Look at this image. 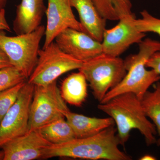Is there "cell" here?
I'll return each mask as SVG.
<instances>
[{
  "mask_svg": "<svg viewBox=\"0 0 160 160\" xmlns=\"http://www.w3.org/2000/svg\"><path fill=\"white\" fill-rule=\"evenodd\" d=\"M2 30L11 31V28L6 20L5 9H3L0 12V31Z\"/></svg>",
  "mask_w": 160,
  "mask_h": 160,
  "instance_id": "24",
  "label": "cell"
},
{
  "mask_svg": "<svg viewBox=\"0 0 160 160\" xmlns=\"http://www.w3.org/2000/svg\"><path fill=\"white\" fill-rule=\"evenodd\" d=\"M141 18L134 21L138 30L145 33L153 32L160 36V18L153 16L146 10L141 12Z\"/></svg>",
  "mask_w": 160,
  "mask_h": 160,
  "instance_id": "21",
  "label": "cell"
},
{
  "mask_svg": "<svg viewBox=\"0 0 160 160\" xmlns=\"http://www.w3.org/2000/svg\"><path fill=\"white\" fill-rule=\"evenodd\" d=\"M69 111L62 97L57 81L46 86L34 85L28 131L37 130L56 120L65 118Z\"/></svg>",
  "mask_w": 160,
  "mask_h": 160,
  "instance_id": "6",
  "label": "cell"
},
{
  "mask_svg": "<svg viewBox=\"0 0 160 160\" xmlns=\"http://www.w3.org/2000/svg\"><path fill=\"white\" fill-rule=\"evenodd\" d=\"M26 81L0 92V123L5 115L17 99L19 93Z\"/></svg>",
  "mask_w": 160,
  "mask_h": 160,
  "instance_id": "20",
  "label": "cell"
},
{
  "mask_svg": "<svg viewBox=\"0 0 160 160\" xmlns=\"http://www.w3.org/2000/svg\"><path fill=\"white\" fill-rule=\"evenodd\" d=\"M12 66L5 52L0 49V69Z\"/></svg>",
  "mask_w": 160,
  "mask_h": 160,
  "instance_id": "25",
  "label": "cell"
},
{
  "mask_svg": "<svg viewBox=\"0 0 160 160\" xmlns=\"http://www.w3.org/2000/svg\"><path fill=\"white\" fill-rule=\"evenodd\" d=\"M51 145L37 129L11 140L1 148L5 153L4 160H33L42 159Z\"/></svg>",
  "mask_w": 160,
  "mask_h": 160,
  "instance_id": "12",
  "label": "cell"
},
{
  "mask_svg": "<svg viewBox=\"0 0 160 160\" xmlns=\"http://www.w3.org/2000/svg\"><path fill=\"white\" fill-rule=\"evenodd\" d=\"M46 9L44 0H22L17 6L13 31L17 35L34 31L41 26Z\"/></svg>",
  "mask_w": 160,
  "mask_h": 160,
  "instance_id": "13",
  "label": "cell"
},
{
  "mask_svg": "<svg viewBox=\"0 0 160 160\" xmlns=\"http://www.w3.org/2000/svg\"><path fill=\"white\" fill-rule=\"evenodd\" d=\"M144 112L152 121L158 135L156 144L160 146V83H155L153 91L148 90L141 99Z\"/></svg>",
  "mask_w": 160,
  "mask_h": 160,
  "instance_id": "18",
  "label": "cell"
},
{
  "mask_svg": "<svg viewBox=\"0 0 160 160\" xmlns=\"http://www.w3.org/2000/svg\"><path fill=\"white\" fill-rule=\"evenodd\" d=\"M34 85L26 82L15 102L0 123V148L7 142L28 131L30 106Z\"/></svg>",
  "mask_w": 160,
  "mask_h": 160,
  "instance_id": "8",
  "label": "cell"
},
{
  "mask_svg": "<svg viewBox=\"0 0 160 160\" xmlns=\"http://www.w3.org/2000/svg\"><path fill=\"white\" fill-rule=\"evenodd\" d=\"M8 0H0V12L5 9L7 5Z\"/></svg>",
  "mask_w": 160,
  "mask_h": 160,
  "instance_id": "27",
  "label": "cell"
},
{
  "mask_svg": "<svg viewBox=\"0 0 160 160\" xmlns=\"http://www.w3.org/2000/svg\"><path fill=\"white\" fill-rule=\"evenodd\" d=\"M46 27L41 25L29 33L8 36L0 31V49L28 80L37 64L40 44L45 36Z\"/></svg>",
  "mask_w": 160,
  "mask_h": 160,
  "instance_id": "5",
  "label": "cell"
},
{
  "mask_svg": "<svg viewBox=\"0 0 160 160\" xmlns=\"http://www.w3.org/2000/svg\"><path fill=\"white\" fill-rule=\"evenodd\" d=\"M146 66V68L154 70L160 75V50L154 52L148 59Z\"/></svg>",
  "mask_w": 160,
  "mask_h": 160,
  "instance_id": "23",
  "label": "cell"
},
{
  "mask_svg": "<svg viewBox=\"0 0 160 160\" xmlns=\"http://www.w3.org/2000/svg\"><path fill=\"white\" fill-rule=\"evenodd\" d=\"M139 44V51L124 60L127 73L122 81L106 95L100 103H104L122 93L131 92L140 100L149 87L160 80V75L154 70L146 69L147 60L160 50V42L147 38Z\"/></svg>",
  "mask_w": 160,
  "mask_h": 160,
  "instance_id": "3",
  "label": "cell"
},
{
  "mask_svg": "<svg viewBox=\"0 0 160 160\" xmlns=\"http://www.w3.org/2000/svg\"><path fill=\"white\" fill-rule=\"evenodd\" d=\"M78 70L85 75L95 98L100 103L127 73L124 60L104 53L84 62Z\"/></svg>",
  "mask_w": 160,
  "mask_h": 160,
  "instance_id": "4",
  "label": "cell"
},
{
  "mask_svg": "<svg viewBox=\"0 0 160 160\" xmlns=\"http://www.w3.org/2000/svg\"><path fill=\"white\" fill-rule=\"evenodd\" d=\"M98 109L114 120L120 144L125 146L130 132L137 129L143 136L147 146L156 144V129L146 117L141 100L131 92L122 93L104 103H100Z\"/></svg>",
  "mask_w": 160,
  "mask_h": 160,
  "instance_id": "2",
  "label": "cell"
},
{
  "mask_svg": "<svg viewBox=\"0 0 160 160\" xmlns=\"http://www.w3.org/2000/svg\"><path fill=\"white\" fill-rule=\"evenodd\" d=\"M83 62L62 51L55 42L38 52L37 64L27 82L37 86H46L62 75L79 69Z\"/></svg>",
  "mask_w": 160,
  "mask_h": 160,
  "instance_id": "7",
  "label": "cell"
},
{
  "mask_svg": "<svg viewBox=\"0 0 160 160\" xmlns=\"http://www.w3.org/2000/svg\"><path fill=\"white\" fill-rule=\"evenodd\" d=\"M87 82L85 75L79 71L65 78L61 89L64 101L72 106H82L87 96Z\"/></svg>",
  "mask_w": 160,
  "mask_h": 160,
  "instance_id": "16",
  "label": "cell"
},
{
  "mask_svg": "<svg viewBox=\"0 0 160 160\" xmlns=\"http://www.w3.org/2000/svg\"><path fill=\"white\" fill-rule=\"evenodd\" d=\"M27 80L25 76L14 66L0 69V92Z\"/></svg>",
  "mask_w": 160,
  "mask_h": 160,
  "instance_id": "19",
  "label": "cell"
},
{
  "mask_svg": "<svg viewBox=\"0 0 160 160\" xmlns=\"http://www.w3.org/2000/svg\"><path fill=\"white\" fill-rule=\"evenodd\" d=\"M52 145H59L75 138L74 132L66 118L59 119L38 129Z\"/></svg>",
  "mask_w": 160,
  "mask_h": 160,
  "instance_id": "17",
  "label": "cell"
},
{
  "mask_svg": "<svg viewBox=\"0 0 160 160\" xmlns=\"http://www.w3.org/2000/svg\"><path fill=\"white\" fill-rule=\"evenodd\" d=\"M73 130L76 138L89 137L114 125L111 117L92 118L69 111L65 116Z\"/></svg>",
  "mask_w": 160,
  "mask_h": 160,
  "instance_id": "15",
  "label": "cell"
},
{
  "mask_svg": "<svg viewBox=\"0 0 160 160\" xmlns=\"http://www.w3.org/2000/svg\"><path fill=\"white\" fill-rule=\"evenodd\" d=\"M136 19L132 11L123 12L120 15L119 22L116 26L105 29L102 42L103 53L119 57L131 45L142 42L146 33L137 29L134 24Z\"/></svg>",
  "mask_w": 160,
  "mask_h": 160,
  "instance_id": "9",
  "label": "cell"
},
{
  "mask_svg": "<svg viewBox=\"0 0 160 160\" xmlns=\"http://www.w3.org/2000/svg\"><path fill=\"white\" fill-rule=\"evenodd\" d=\"M70 2L72 8L78 11L84 32L102 42L106 20L100 15L92 0H70Z\"/></svg>",
  "mask_w": 160,
  "mask_h": 160,
  "instance_id": "14",
  "label": "cell"
},
{
  "mask_svg": "<svg viewBox=\"0 0 160 160\" xmlns=\"http://www.w3.org/2000/svg\"><path fill=\"white\" fill-rule=\"evenodd\" d=\"M156 159V158L154 157V156L149 154L145 155L140 159V160H154Z\"/></svg>",
  "mask_w": 160,
  "mask_h": 160,
  "instance_id": "26",
  "label": "cell"
},
{
  "mask_svg": "<svg viewBox=\"0 0 160 160\" xmlns=\"http://www.w3.org/2000/svg\"><path fill=\"white\" fill-rule=\"evenodd\" d=\"M117 129L114 126L89 137L74 138L46 148L42 159L55 157L97 160H130L131 158L121 151Z\"/></svg>",
  "mask_w": 160,
  "mask_h": 160,
  "instance_id": "1",
  "label": "cell"
},
{
  "mask_svg": "<svg viewBox=\"0 0 160 160\" xmlns=\"http://www.w3.org/2000/svg\"><path fill=\"white\" fill-rule=\"evenodd\" d=\"M45 13L47 24L43 49L54 42L58 35L65 29L72 28L84 32L82 26L73 14L70 0H48Z\"/></svg>",
  "mask_w": 160,
  "mask_h": 160,
  "instance_id": "11",
  "label": "cell"
},
{
  "mask_svg": "<svg viewBox=\"0 0 160 160\" xmlns=\"http://www.w3.org/2000/svg\"><path fill=\"white\" fill-rule=\"evenodd\" d=\"M4 158H5V153L3 151V149L0 150V160H4Z\"/></svg>",
  "mask_w": 160,
  "mask_h": 160,
  "instance_id": "28",
  "label": "cell"
},
{
  "mask_svg": "<svg viewBox=\"0 0 160 160\" xmlns=\"http://www.w3.org/2000/svg\"><path fill=\"white\" fill-rule=\"evenodd\" d=\"M55 42L62 51L83 62L103 53L102 42L84 32L72 28L62 31Z\"/></svg>",
  "mask_w": 160,
  "mask_h": 160,
  "instance_id": "10",
  "label": "cell"
},
{
  "mask_svg": "<svg viewBox=\"0 0 160 160\" xmlns=\"http://www.w3.org/2000/svg\"><path fill=\"white\" fill-rule=\"evenodd\" d=\"M125 0H92L100 15L106 20L117 21L119 18L115 7Z\"/></svg>",
  "mask_w": 160,
  "mask_h": 160,
  "instance_id": "22",
  "label": "cell"
}]
</instances>
